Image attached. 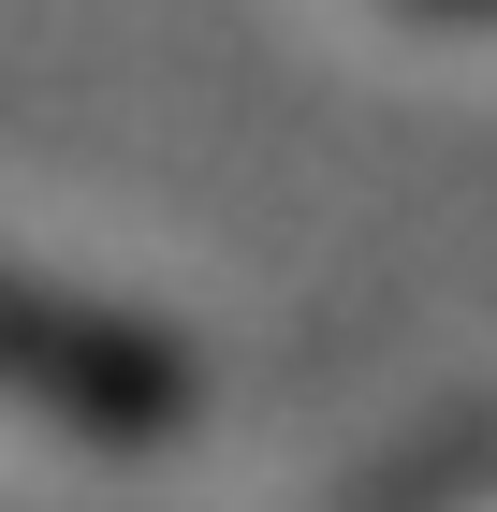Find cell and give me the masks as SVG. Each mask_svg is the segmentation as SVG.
I'll return each mask as SVG.
<instances>
[{"instance_id": "cell-1", "label": "cell", "mask_w": 497, "mask_h": 512, "mask_svg": "<svg viewBox=\"0 0 497 512\" xmlns=\"http://www.w3.org/2000/svg\"><path fill=\"white\" fill-rule=\"evenodd\" d=\"M0 410L44 425V439L132 454V439L191 425V366H176V337H147L132 308H74V293H44V278L0 264Z\"/></svg>"}]
</instances>
